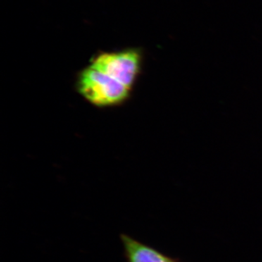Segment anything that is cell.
<instances>
[{
  "label": "cell",
  "instance_id": "1",
  "mask_svg": "<svg viewBox=\"0 0 262 262\" xmlns=\"http://www.w3.org/2000/svg\"><path fill=\"white\" fill-rule=\"evenodd\" d=\"M77 87L82 97L99 107L120 104L130 93L128 88L91 67L81 72Z\"/></svg>",
  "mask_w": 262,
  "mask_h": 262
},
{
  "label": "cell",
  "instance_id": "2",
  "mask_svg": "<svg viewBox=\"0 0 262 262\" xmlns=\"http://www.w3.org/2000/svg\"><path fill=\"white\" fill-rule=\"evenodd\" d=\"M90 67L131 90L140 72L141 56L135 51L103 53L95 58Z\"/></svg>",
  "mask_w": 262,
  "mask_h": 262
},
{
  "label": "cell",
  "instance_id": "3",
  "mask_svg": "<svg viewBox=\"0 0 262 262\" xmlns=\"http://www.w3.org/2000/svg\"><path fill=\"white\" fill-rule=\"evenodd\" d=\"M127 262H179L125 234L120 235Z\"/></svg>",
  "mask_w": 262,
  "mask_h": 262
}]
</instances>
